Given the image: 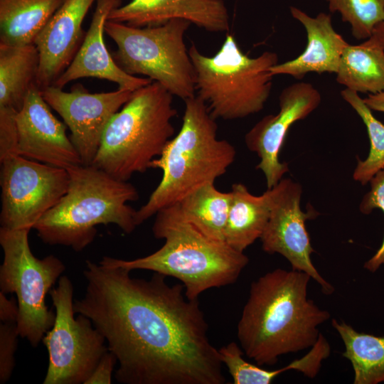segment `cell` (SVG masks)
Masks as SVG:
<instances>
[{"mask_svg":"<svg viewBox=\"0 0 384 384\" xmlns=\"http://www.w3.org/2000/svg\"><path fill=\"white\" fill-rule=\"evenodd\" d=\"M321 100L320 92L311 83H293L279 95V112L265 116L245 134L247 149L260 159L256 169L264 174L267 188L276 186L289 171L288 164L281 162L279 156L289 127L309 115Z\"/></svg>","mask_w":384,"mask_h":384,"instance_id":"14","label":"cell"},{"mask_svg":"<svg viewBox=\"0 0 384 384\" xmlns=\"http://www.w3.org/2000/svg\"><path fill=\"white\" fill-rule=\"evenodd\" d=\"M172 102L157 82L134 91L107 126L92 165L124 181L150 169L174 135Z\"/></svg>","mask_w":384,"mask_h":384,"instance_id":"6","label":"cell"},{"mask_svg":"<svg viewBox=\"0 0 384 384\" xmlns=\"http://www.w3.org/2000/svg\"><path fill=\"white\" fill-rule=\"evenodd\" d=\"M183 19L207 31L230 29L223 0H132L113 9L107 20L135 27L156 26Z\"/></svg>","mask_w":384,"mask_h":384,"instance_id":"18","label":"cell"},{"mask_svg":"<svg viewBox=\"0 0 384 384\" xmlns=\"http://www.w3.org/2000/svg\"><path fill=\"white\" fill-rule=\"evenodd\" d=\"M331 12L338 11L351 25L357 40L368 39L375 27L384 21V0H326Z\"/></svg>","mask_w":384,"mask_h":384,"instance_id":"27","label":"cell"},{"mask_svg":"<svg viewBox=\"0 0 384 384\" xmlns=\"http://www.w3.org/2000/svg\"><path fill=\"white\" fill-rule=\"evenodd\" d=\"M19 335L16 321H1L0 324V383L11 378L15 366V352Z\"/></svg>","mask_w":384,"mask_h":384,"instance_id":"30","label":"cell"},{"mask_svg":"<svg viewBox=\"0 0 384 384\" xmlns=\"http://www.w3.org/2000/svg\"><path fill=\"white\" fill-rule=\"evenodd\" d=\"M87 282L75 313L88 317L103 335L124 384H223L219 352L198 299L183 284L169 285L156 273L132 277L121 267L87 260Z\"/></svg>","mask_w":384,"mask_h":384,"instance_id":"1","label":"cell"},{"mask_svg":"<svg viewBox=\"0 0 384 384\" xmlns=\"http://www.w3.org/2000/svg\"><path fill=\"white\" fill-rule=\"evenodd\" d=\"M363 102L371 110L384 112V91L369 94Z\"/></svg>","mask_w":384,"mask_h":384,"instance_id":"34","label":"cell"},{"mask_svg":"<svg viewBox=\"0 0 384 384\" xmlns=\"http://www.w3.org/2000/svg\"><path fill=\"white\" fill-rule=\"evenodd\" d=\"M41 92L70 129V139L83 165L92 164L107 126L133 92L118 88L92 93L80 84H75L69 92L54 85Z\"/></svg>","mask_w":384,"mask_h":384,"instance_id":"12","label":"cell"},{"mask_svg":"<svg viewBox=\"0 0 384 384\" xmlns=\"http://www.w3.org/2000/svg\"><path fill=\"white\" fill-rule=\"evenodd\" d=\"M18 302L14 298L8 299L5 294L0 291V320L1 321H18Z\"/></svg>","mask_w":384,"mask_h":384,"instance_id":"33","label":"cell"},{"mask_svg":"<svg viewBox=\"0 0 384 384\" xmlns=\"http://www.w3.org/2000/svg\"><path fill=\"white\" fill-rule=\"evenodd\" d=\"M191 23L174 19L156 26L135 27L107 21L105 33L117 46L113 58L129 75L157 82L173 96H196L195 69L184 43Z\"/></svg>","mask_w":384,"mask_h":384,"instance_id":"8","label":"cell"},{"mask_svg":"<svg viewBox=\"0 0 384 384\" xmlns=\"http://www.w3.org/2000/svg\"><path fill=\"white\" fill-rule=\"evenodd\" d=\"M336 81L356 92L384 91V48L372 37L348 44L341 58Z\"/></svg>","mask_w":384,"mask_h":384,"instance_id":"23","label":"cell"},{"mask_svg":"<svg viewBox=\"0 0 384 384\" xmlns=\"http://www.w3.org/2000/svg\"><path fill=\"white\" fill-rule=\"evenodd\" d=\"M311 277L281 268L254 281L237 326L244 353L260 366H272L279 357L311 348L318 326L331 318L307 296Z\"/></svg>","mask_w":384,"mask_h":384,"instance_id":"2","label":"cell"},{"mask_svg":"<svg viewBox=\"0 0 384 384\" xmlns=\"http://www.w3.org/2000/svg\"><path fill=\"white\" fill-rule=\"evenodd\" d=\"M17 112L0 107V161L18 155V137L15 116Z\"/></svg>","mask_w":384,"mask_h":384,"instance_id":"31","label":"cell"},{"mask_svg":"<svg viewBox=\"0 0 384 384\" xmlns=\"http://www.w3.org/2000/svg\"><path fill=\"white\" fill-rule=\"evenodd\" d=\"M232 193L218 191L214 183L196 189L178 203L184 218L207 236L225 241Z\"/></svg>","mask_w":384,"mask_h":384,"instance_id":"25","label":"cell"},{"mask_svg":"<svg viewBox=\"0 0 384 384\" xmlns=\"http://www.w3.org/2000/svg\"><path fill=\"white\" fill-rule=\"evenodd\" d=\"M332 326L341 338L348 359L354 371V384L384 382V336L360 333L351 326L333 319Z\"/></svg>","mask_w":384,"mask_h":384,"instance_id":"24","label":"cell"},{"mask_svg":"<svg viewBox=\"0 0 384 384\" xmlns=\"http://www.w3.org/2000/svg\"><path fill=\"white\" fill-rule=\"evenodd\" d=\"M371 36L384 48V21L375 27Z\"/></svg>","mask_w":384,"mask_h":384,"instance_id":"35","label":"cell"},{"mask_svg":"<svg viewBox=\"0 0 384 384\" xmlns=\"http://www.w3.org/2000/svg\"><path fill=\"white\" fill-rule=\"evenodd\" d=\"M188 53L195 69L197 96L214 119H241L264 108L274 77L270 68L278 63L277 53L265 51L250 58L229 33L213 56L202 54L193 43Z\"/></svg>","mask_w":384,"mask_h":384,"instance_id":"7","label":"cell"},{"mask_svg":"<svg viewBox=\"0 0 384 384\" xmlns=\"http://www.w3.org/2000/svg\"><path fill=\"white\" fill-rule=\"evenodd\" d=\"M50 107L34 83L15 116L18 155L65 169L82 164L66 134L68 127Z\"/></svg>","mask_w":384,"mask_h":384,"instance_id":"15","label":"cell"},{"mask_svg":"<svg viewBox=\"0 0 384 384\" xmlns=\"http://www.w3.org/2000/svg\"><path fill=\"white\" fill-rule=\"evenodd\" d=\"M277 194L270 215L260 238L262 250L284 257L292 270L308 274L321 287L324 294H331L334 287L319 274L311 260L314 252L305 223L318 212H303L300 206L302 186L291 178H282L277 185Z\"/></svg>","mask_w":384,"mask_h":384,"instance_id":"13","label":"cell"},{"mask_svg":"<svg viewBox=\"0 0 384 384\" xmlns=\"http://www.w3.org/2000/svg\"><path fill=\"white\" fill-rule=\"evenodd\" d=\"M369 183L370 189L363 196L359 210L362 213L368 215L374 209L379 208L384 213V169L378 172ZM380 266L384 267V238L379 249L363 267L370 272H375Z\"/></svg>","mask_w":384,"mask_h":384,"instance_id":"29","label":"cell"},{"mask_svg":"<svg viewBox=\"0 0 384 384\" xmlns=\"http://www.w3.org/2000/svg\"><path fill=\"white\" fill-rule=\"evenodd\" d=\"M218 352L221 362L226 366L234 384H270L282 373L296 368V364L291 362L279 369H263L247 362L242 357L244 352L242 348L234 341L221 347Z\"/></svg>","mask_w":384,"mask_h":384,"instance_id":"28","label":"cell"},{"mask_svg":"<svg viewBox=\"0 0 384 384\" xmlns=\"http://www.w3.org/2000/svg\"><path fill=\"white\" fill-rule=\"evenodd\" d=\"M97 0H64L36 38L40 55L36 85H53L73 60L85 37L82 23Z\"/></svg>","mask_w":384,"mask_h":384,"instance_id":"17","label":"cell"},{"mask_svg":"<svg viewBox=\"0 0 384 384\" xmlns=\"http://www.w3.org/2000/svg\"><path fill=\"white\" fill-rule=\"evenodd\" d=\"M28 230L0 228L4 259L0 267V289L14 293L18 306L19 335L36 347L54 324L55 312L46 304V295L65 271L62 261L54 255L38 259L28 242Z\"/></svg>","mask_w":384,"mask_h":384,"instance_id":"9","label":"cell"},{"mask_svg":"<svg viewBox=\"0 0 384 384\" xmlns=\"http://www.w3.org/2000/svg\"><path fill=\"white\" fill-rule=\"evenodd\" d=\"M117 362L113 353L108 351L100 359L85 384H110L114 367Z\"/></svg>","mask_w":384,"mask_h":384,"instance_id":"32","label":"cell"},{"mask_svg":"<svg viewBox=\"0 0 384 384\" xmlns=\"http://www.w3.org/2000/svg\"><path fill=\"white\" fill-rule=\"evenodd\" d=\"M232 200L225 230V241L233 249L244 252L260 239L268 222L277 194V186L260 196L252 194L245 185L234 183Z\"/></svg>","mask_w":384,"mask_h":384,"instance_id":"20","label":"cell"},{"mask_svg":"<svg viewBox=\"0 0 384 384\" xmlns=\"http://www.w3.org/2000/svg\"><path fill=\"white\" fill-rule=\"evenodd\" d=\"M67 170L66 193L33 226L44 243L80 252L94 240L98 225L114 224L127 234L134 230L137 210L128 203L139 194L132 183L92 164Z\"/></svg>","mask_w":384,"mask_h":384,"instance_id":"5","label":"cell"},{"mask_svg":"<svg viewBox=\"0 0 384 384\" xmlns=\"http://www.w3.org/2000/svg\"><path fill=\"white\" fill-rule=\"evenodd\" d=\"M154 235L164 244L154 253L132 260L104 256L100 263L134 270H151L178 279L186 297L198 299L203 292L235 283L249 262L248 257L225 241L211 238L188 222L178 203L156 214Z\"/></svg>","mask_w":384,"mask_h":384,"instance_id":"3","label":"cell"},{"mask_svg":"<svg viewBox=\"0 0 384 384\" xmlns=\"http://www.w3.org/2000/svg\"><path fill=\"white\" fill-rule=\"evenodd\" d=\"M181 127L150 164L162 171L159 185L136 212L137 225L159 210L178 203L208 183H214L233 163L236 151L217 137L218 126L205 102L197 95L184 100Z\"/></svg>","mask_w":384,"mask_h":384,"instance_id":"4","label":"cell"},{"mask_svg":"<svg viewBox=\"0 0 384 384\" xmlns=\"http://www.w3.org/2000/svg\"><path fill=\"white\" fill-rule=\"evenodd\" d=\"M40 55L34 43H0V107L18 112L39 70Z\"/></svg>","mask_w":384,"mask_h":384,"instance_id":"21","label":"cell"},{"mask_svg":"<svg viewBox=\"0 0 384 384\" xmlns=\"http://www.w3.org/2000/svg\"><path fill=\"white\" fill-rule=\"evenodd\" d=\"M290 11L304 26L307 45L296 58L272 66V75H289L301 80L309 73H336L343 52L348 43L334 29L331 15L320 13L312 18L293 6Z\"/></svg>","mask_w":384,"mask_h":384,"instance_id":"19","label":"cell"},{"mask_svg":"<svg viewBox=\"0 0 384 384\" xmlns=\"http://www.w3.org/2000/svg\"><path fill=\"white\" fill-rule=\"evenodd\" d=\"M343 99L360 116L365 124L370 140V151L365 160L357 157L353 173L354 181L365 186L384 169V124L377 119L358 92L346 88L341 92Z\"/></svg>","mask_w":384,"mask_h":384,"instance_id":"26","label":"cell"},{"mask_svg":"<svg viewBox=\"0 0 384 384\" xmlns=\"http://www.w3.org/2000/svg\"><path fill=\"white\" fill-rule=\"evenodd\" d=\"M49 294L55 319L42 339L49 356L43 384H85L109 351L106 340L88 317H75L73 286L67 276Z\"/></svg>","mask_w":384,"mask_h":384,"instance_id":"10","label":"cell"},{"mask_svg":"<svg viewBox=\"0 0 384 384\" xmlns=\"http://www.w3.org/2000/svg\"><path fill=\"white\" fill-rule=\"evenodd\" d=\"M64 0H0V43H34Z\"/></svg>","mask_w":384,"mask_h":384,"instance_id":"22","label":"cell"},{"mask_svg":"<svg viewBox=\"0 0 384 384\" xmlns=\"http://www.w3.org/2000/svg\"><path fill=\"white\" fill-rule=\"evenodd\" d=\"M122 0H97L89 29L73 60L53 85L63 88L70 82L84 78L107 80L118 88L132 92L152 80L135 77L123 70L109 53L105 41V25L111 11Z\"/></svg>","mask_w":384,"mask_h":384,"instance_id":"16","label":"cell"},{"mask_svg":"<svg viewBox=\"0 0 384 384\" xmlns=\"http://www.w3.org/2000/svg\"><path fill=\"white\" fill-rule=\"evenodd\" d=\"M0 162L1 228L30 230L66 193L68 171L20 155Z\"/></svg>","mask_w":384,"mask_h":384,"instance_id":"11","label":"cell"}]
</instances>
